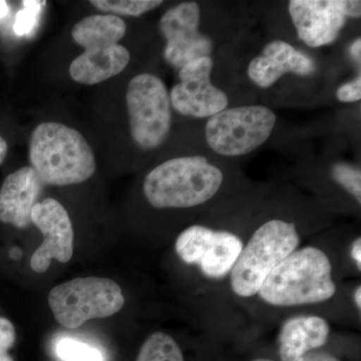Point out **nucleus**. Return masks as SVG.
<instances>
[{
    "instance_id": "obj_32",
    "label": "nucleus",
    "mask_w": 361,
    "mask_h": 361,
    "mask_svg": "<svg viewBox=\"0 0 361 361\" xmlns=\"http://www.w3.org/2000/svg\"><path fill=\"white\" fill-rule=\"evenodd\" d=\"M252 361H273V360H264V358H263V360H252Z\"/></svg>"
},
{
    "instance_id": "obj_15",
    "label": "nucleus",
    "mask_w": 361,
    "mask_h": 361,
    "mask_svg": "<svg viewBox=\"0 0 361 361\" xmlns=\"http://www.w3.org/2000/svg\"><path fill=\"white\" fill-rule=\"evenodd\" d=\"M130 61V51L123 45L92 47L85 49V52L73 59L70 66V75L80 84H101L122 73Z\"/></svg>"
},
{
    "instance_id": "obj_25",
    "label": "nucleus",
    "mask_w": 361,
    "mask_h": 361,
    "mask_svg": "<svg viewBox=\"0 0 361 361\" xmlns=\"http://www.w3.org/2000/svg\"><path fill=\"white\" fill-rule=\"evenodd\" d=\"M342 13L346 18H360L361 16V2L356 0H339Z\"/></svg>"
},
{
    "instance_id": "obj_21",
    "label": "nucleus",
    "mask_w": 361,
    "mask_h": 361,
    "mask_svg": "<svg viewBox=\"0 0 361 361\" xmlns=\"http://www.w3.org/2000/svg\"><path fill=\"white\" fill-rule=\"evenodd\" d=\"M332 177L346 191L353 195L358 203H361L360 170L348 164L339 163L332 168Z\"/></svg>"
},
{
    "instance_id": "obj_16",
    "label": "nucleus",
    "mask_w": 361,
    "mask_h": 361,
    "mask_svg": "<svg viewBox=\"0 0 361 361\" xmlns=\"http://www.w3.org/2000/svg\"><path fill=\"white\" fill-rule=\"evenodd\" d=\"M329 330L326 320L318 316L290 318L280 331V358L282 361H299L306 353L326 343Z\"/></svg>"
},
{
    "instance_id": "obj_8",
    "label": "nucleus",
    "mask_w": 361,
    "mask_h": 361,
    "mask_svg": "<svg viewBox=\"0 0 361 361\" xmlns=\"http://www.w3.org/2000/svg\"><path fill=\"white\" fill-rule=\"evenodd\" d=\"M175 248L185 263L200 266L207 277L222 278L231 272L243 243L232 233L195 225L180 233Z\"/></svg>"
},
{
    "instance_id": "obj_20",
    "label": "nucleus",
    "mask_w": 361,
    "mask_h": 361,
    "mask_svg": "<svg viewBox=\"0 0 361 361\" xmlns=\"http://www.w3.org/2000/svg\"><path fill=\"white\" fill-rule=\"evenodd\" d=\"M56 353L63 361H104L99 349L75 339H61L56 346Z\"/></svg>"
},
{
    "instance_id": "obj_3",
    "label": "nucleus",
    "mask_w": 361,
    "mask_h": 361,
    "mask_svg": "<svg viewBox=\"0 0 361 361\" xmlns=\"http://www.w3.org/2000/svg\"><path fill=\"white\" fill-rule=\"evenodd\" d=\"M222 183L223 173L205 157H180L146 176L144 194L157 209L191 208L212 199Z\"/></svg>"
},
{
    "instance_id": "obj_12",
    "label": "nucleus",
    "mask_w": 361,
    "mask_h": 361,
    "mask_svg": "<svg viewBox=\"0 0 361 361\" xmlns=\"http://www.w3.org/2000/svg\"><path fill=\"white\" fill-rule=\"evenodd\" d=\"M289 13L299 39L310 47L334 42L348 18L339 0H292Z\"/></svg>"
},
{
    "instance_id": "obj_26",
    "label": "nucleus",
    "mask_w": 361,
    "mask_h": 361,
    "mask_svg": "<svg viewBox=\"0 0 361 361\" xmlns=\"http://www.w3.org/2000/svg\"><path fill=\"white\" fill-rule=\"evenodd\" d=\"M299 361H341L337 360L336 357H334V355H329V353H315V351H312V353H306L303 357H301Z\"/></svg>"
},
{
    "instance_id": "obj_18",
    "label": "nucleus",
    "mask_w": 361,
    "mask_h": 361,
    "mask_svg": "<svg viewBox=\"0 0 361 361\" xmlns=\"http://www.w3.org/2000/svg\"><path fill=\"white\" fill-rule=\"evenodd\" d=\"M137 361H184V357L173 337L164 332H155L142 344Z\"/></svg>"
},
{
    "instance_id": "obj_22",
    "label": "nucleus",
    "mask_w": 361,
    "mask_h": 361,
    "mask_svg": "<svg viewBox=\"0 0 361 361\" xmlns=\"http://www.w3.org/2000/svg\"><path fill=\"white\" fill-rule=\"evenodd\" d=\"M23 4L25 8L16 16V23L13 25L14 32L20 37L28 35L35 28L37 20H39L42 7L45 6L47 2L37 1V0H26Z\"/></svg>"
},
{
    "instance_id": "obj_7",
    "label": "nucleus",
    "mask_w": 361,
    "mask_h": 361,
    "mask_svg": "<svg viewBox=\"0 0 361 361\" xmlns=\"http://www.w3.org/2000/svg\"><path fill=\"white\" fill-rule=\"evenodd\" d=\"M276 121V115L263 106L225 109L209 118L207 142L219 155H246L269 139Z\"/></svg>"
},
{
    "instance_id": "obj_10",
    "label": "nucleus",
    "mask_w": 361,
    "mask_h": 361,
    "mask_svg": "<svg viewBox=\"0 0 361 361\" xmlns=\"http://www.w3.org/2000/svg\"><path fill=\"white\" fill-rule=\"evenodd\" d=\"M200 14L196 2H183L161 16L160 30L167 39L164 56L174 68L180 70L194 59L210 56L213 42L199 32Z\"/></svg>"
},
{
    "instance_id": "obj_2",
    "label": "nucleus",
    "mask_w": 361,
    "mask_h": 361,
    "mask_svg": "<svg viewBox=\"0 0 361 361\" xmlns=\"http://www.w3.org/2000/svg\"><path fill=\"white\" fill-rule=\"evenodd\" d=\"M331 263L315 247L294 251L266 278L258 293L274 306H297L329 300L336 292Z\"/></svg>"
},
{
    "instance_id": "obj_17",
    "label": "nucleus",
    "mask_w": 361,
    "mask_h": 361,
    "mask_svg": "<svg viewBox=\"0 0 361 361\" xmlns=\"http://www.w3.org/2000/svg\"><path fill=\"white\" fill-rule=\"evenodd\" d=\"M125 21L113 14H94L78 21L71 30L75 44L85 49L116 44L125 37Z\"/></svg>"
},
{
    "instance_id": "obj_5",
    "label": "nucleus",
    "mask_w": 361,
    "mask_h": 361,
    "mask_svg": "<svg viewBox=\"0 0 361 361\" xmlns=\"http://www.w3.org/2000/svg\"><path fill=\"white\" fill-rule=\"evenodd\" d=\"M49 305L61 326L75 329L89 320L116 314L125 305V297L114 280L80 277L54 287Z\"/></svg>"
},
{
    "instance_id": "obj_28",
    "label": "nucleus",
    "mask_w": 361,
    "mask_h": 361,
    "mask_svg": "<svg viewBox=\"0 0 361 361\" xmlns=\"http://www.w3.org/2000/svg\"><path fill=\"white\" fill-rule=\"evenodd\" d=\"M350 54L356 61L360 63L361 59V39H357L351 44L350 47Z\"/></svg>"
},
{
    "instance_id": "obj_24",
    "label": "nucleus",
    "mask_w": 361,
    "mask_h": 361,
    "mask_svg": "<svg viewBox=\"0 0 361 361\" xmlns=\"http://www.w3.org/2000/svg\"><path fill=\"white\" fill-rule=\"evenodd\" d=\"M337 99L343 103H355L361 99V78L357 77L348 84L342 85L336 92Z\"/></svg>"
},
{
    "instance_id": "obj_19",
    "label": "nucleus",
    "mask_w": 361,
    "mask_h": 361,
    "mask_svg": "<svg viewBox=\"0 0 361 361\" xmlns=\"http://www.w3.org/2000/svg\"><path fill=\"white\" fill-rule=\"evenodd\" d=\"M163 4L161 0H92L99 11L113 16H140Z\"/></svg>"
},
{
    "instance_id": "obj_9",
    "label": "nucleus",
    "mask_w": 361,
    "mask_h": 361,
    "mask_svg": "<svg viewBox=\"0 0 361 361\" xmlns=\"http://www.w3.org/2000/svg\"><path fill=\"white\" fill-rule=\"evenodd\" d=\"M213 66L211 56H204L180 68V82L170 92L171 104L180 115L211 118L227 109V94L211 82Z\"/></svg>"
},
{
    "instance_id": "obj_27",
    "label": "nucleus",
    "mask_w": 361,
    "mask_h": 361,
    "mask_svg": "<svg viewBox=\"0 0 361 361\" xmlns=\"http://www.w3.org/2000/svg\"><path fill=\"white\" fill-rule=\"evenodd\" d=\"M351 257L355 261L358 268L361 267V239H356L353 247H351Z\"/></svg>"
},
{
    "instance_id": "obj_13",
    "label": "nucleus",
    "mask_w": 361,
    "mask_h": 361,
    "mask_svg": "<svg viewBox=\"0 0 361 361\" xmlns=\"http://www.w3.org/2000/svg\"><path fill=\"white\" fill-rule=\"evenodd\" d=\"M42 189V180L30 166L7 176L0 189V221L20 229L28 227Z\"/></svg>"
},
{
    "instance_id": "obj_29",
    "label": "nucleus",
    "mask_w": 361,
    "mask_h": 361,
    "mask_svg": "<svg viewBox=\"0 0 361 361\" xmlns=\"http://www.w3.org/2000/svg\"><path fill=\"white\" fill-rule=\"evenodd\" d=\"M7 151H8V145H7L4 137H0V165L4 163L7 155Z\"/></svg>"
},
{
    "instance_id": "obj_14",
    "label": "nucleus",
    "mask_w": 361,
    "mask_h": 361,
    "mask_svg": "<svg viewBox=\"0 0 361 361\" xmlns=\"http://www.w3.org/2000/svg\"><path fill=\"white\" fill-rule=\"evenodd\" d=\"M315 71L314 61L310 56L282 40L269 42L248 66L249 78L262 89L274 85L285 73L310 75Z\"/></svg>"
},
{
    "instance_id": "obj_11",
    "label": "nucleus",
    "mask_w": 361,
    "mask_h": 361,
    "mask_svg": "<svg viewBox=\"0 0 361 361\" xmlns=\"http://www.w3.org/2000/svg\"><path fill=\"white\" fill-rule=\"evenodd\" d=\"M32 223L44 235V242L30 258V267L42 274L51 267V261L66 263L73 255V224L65 207L56 199L37 202L32 211Z\"/></svg>"
},
{
    "instance_id": "obj_6",
    "label": "nucleus",
    "mask_w": 361,
    "mask_h": 361,
    "mask_svg": "<svg viewBox=\"0 0 361 361\" xmlns=\"http://www.w3.org/2000/svg\"><path fill=\"white\" fill-rule=\"evenodd\" d=\"M127 106L133 140L142 149H154L167 139L172 126L170 92L160 78L141 73L130 80Z\"/></svg>"
},
{
    "instance_id": "obj_30",
    "label": "nucleus",
    "mask_w": 361,
    "mask_h": 361,
    "mask_svg": "<svg viewBox=\"0 0 361 361\" xmlns=\"http://www.w3.org/2000/svg\"><path fill=\"white\" fill-rule=\"evenodd\" d=\"M9 7L8 4H7L6 1H4V0H0V20L6 18L7 13H8Z\"/></svg>"
},
{
    "instance_id": "obj_23",
    "label": "nucleus",
    "mask_w": 361,
    "mask_h": 361,
    "mask_svg": "<svg viewBox=\"0 0 361 361\" xmlns=\"http://www.w3.org/2000/svg\"><path fill=\"white\" fill-rule=\"evenodd\" d=\"M16 341L13 323L6 317H0V361H14L8 350Z\"/></svg>"
},
{
    "instance_id": "obj_1",
    "label": "nucleus",
    "mask_w": 361,
    "mask_h": 361,
    "mask_svg": "<svg viewBox=\"0 0 361 361\" xmlns=\"http://www.w3.org/2000/svg\"><path fill=\"white\" fill-rule=\"evenodd\" d=\"M30 161L42 184L51 186L80 184L97 171L96 157L84 135L61 123H42L33 130Z\"/></svg>"
},
{
    "instance_id": "obj_4",
    "label": "nucleus",
    "mask_w": 361,
    "mask_h": 361,
    "mask_svg": "<svg viewBox=\"0 0 361 361\" xmlns=\"http://www.w3.org/2000/svg\"><path fill=\"white\" fill-rule=\"evenodd\" d=\"M299 243L300 237L293 223L271 220L259 227L232 268L230 281L235 294H257L268 275L295 251Z\"/></svg>"
},
{
    "instance_id": "obj_31",
    "label": "nucleus",
    "mask_w": 361,
    "mask_h": 361,
    "mask_svg": "<svg viewBox=\"0 0 361 361\" xmlns=\"http://www.w3.org/2000/svg\"><path fill=\"white\" fill-rule=\"evenodd\" d=\"M361 287H358L357 289L355 290V300L356 305L358 306V308L361 307Z\"/></svg>"
}]
</instances>
